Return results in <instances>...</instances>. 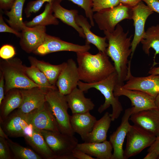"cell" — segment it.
Segmentation results:
<instances>
[{
  "label": "cell",
  "instance_id": "obj_1",
  "mask_svg": "<svg viewBox=\"0 0 159 159\" xmlns=\"http://www.w3.org/2000/svg\"><path fill=\"white\" fill-rule=\"evenodd\" d=\"M104 33L108 41L106 53L114 62L117 75V83L123 85L128 72V58L131 54V39L133 35L128 37L129 31L125 32L119 24L113 32L105 31Z\"/></svg>",
  "mask_w": 159,
  "mask_h": 159
},
{
  "label": "cell",
  "instance_id": "obj_2",
  "mask_svg": "<svg viewBox=\"0 0 159 159\" xmlns=\"http://www.w3.org/2000/svg\"><path fill=\"white\" fill-rule=\"evenodd\" d=\"M80 80L92 83L100 81L115 71L106 53L92 54L88 51L77 52Z\"/></svg>",
  "mask_w": 159,
  "mask_h": 159
},
{
  "label": "cell",
  "instance_id": "obj_3",
  "mask_svg": "<svg viewBox=\"0 0 159 159\" xmlns=\"http://www.w3.org/2000/svg\"><path fill=\"white\" fill-rule=\"evenodd\" d=\"M117 81V75L116 71L107 78L97 82L88 83L80 80L78 87L84 92H86L90 88H95L103 95L105 102L98 109V111L101 113L110 106L112 108L110 114L112 121L118 118L123 110L122 106L119 100V97L115 96L114 90Z\"/></svg>",
  "mask_w": 159,
  "mask_h": 159
},
{
  "label": "cell",
  "instance_id": "obj_4",
  "mask_svg": "<svg viewBox=\"0 0 159 159\" xmlns=\"http://www.w3.org/2000/svg\"><path fill=\"white\" fill-rule=\"evenodd\" d=\"M26 67L18 57L1 61L0 72L5 80V94L13 89H27L41 87L31 80L27 75Z\"/></svg>",
  "mask_w": 159,
  "mask_h": 159
},
{
  "label": "cell",
  "instance_id": "obj_5",
  "mask_svg": "<svg viewBox=\"0 0 159 159\" xmlns=\"http://www.w3.org/2000/svg\"><path fill=\"white\" fill-rule=\"evenodd\" d=\"M47 144L53 153L55 159H74L72 152L78 144L74 135L59 131L40 130Z\"/></svg>",
  "mask_w": 159,
  "mask_h": 159
},
{
  "label": "cell",
  "instance_id": "obj_6",
  "mask_svg": "<svg viewBox=\"0 0 159 159\" xmlns=\"http://www.w3.org/2000/svg\"><path fill=\"white\" fill-rule=\"evenodd\" d=\"M45 98L57 122L59 131L65 134L74 135L70 122L69 108L66 95L57 90L49 89L47 91Z\"/></svg>",
  "mask_w": 159,
  "mask_h": 159
},
{
  "label": "cell",
  "instance_id": "obj_7",
  "mask_svg": "<svg viewBox=\"0 0 159 159\" xmlns=\"http://www.w3.org/2000/svg\"><path fill=\"white\" fill-rule=\"evenodd\" d=\"M131 8L120 3L116 6L96 12L93 18L100 30L112 32L121 21L131 19Z\"/></svg>",
  "mask_w": 159,
  "mask_h": 159
},
{
  "label": "cell",
  "instance_id": "obj_8",
  "mask_svg": "<svg viewBox=\"0 0 159 159\" xmlns=\"http://www.w3.org/2000/svg\"><path fill=\"white\" fill-rule=\"evenodd\" d=\"M124 159H127L139 153L150 147L155 140L156 136L134 125L127 132Z\"/></svg>",
  "mask_w": 159,
  "mask_h": 159
},
{
  "label": "cell",
  "instance_id": "obj_9",
  "mask_svg": "<svg viewBox=\"0 0 159 159\" xmlns=\"http://www.w3.org/2000/svg\"><path fill=\"white\" fill-rule=\"evenodd\" d=\"M91 48L90 44L80 45L66 42L58 37L47 34L43 43L33 53L43 56L58 52L67 51L75 52L88 51Z\"/></svg>",
  "mask_w": 159,
  "mask_h": 159
},
{
  "label": "cell",
  "instance_id": "obj_10",
  "mask_svg": "<svg viewBox=\"0 0 159 159\" xmlns=\"http://www.w3.org/2000/svg\"><path fill=\"white\" fill-rule=\"evenodd\" d=\"M131 62L130 60L128 63L127 81L122 87L127 89L142 92L155 99L159 93V75L150 74L146 77L133 76L130 70Z\"/></svg>",
  "mask_w": 159,
  "mask_h": 159
},
{
  "label": "cell",
  "instance_id": "obj_11",
  "mask_svg": "<svg viewBox=\"0 0 159 159\" xmlns=\"http://www.w3.org/2000/svg\"><path fill=\"white\" fill-rule=\"evenodd\" d=\"M122 85L117 83L114 90V95L117 97L124 96L130 100L132 107V114L139 112L157 108L155 99L150 95L139 91L131 90L124 88Z\"/></svg>",
  "mask_w": 159,
  "mask_h": 159
},
{
  "label": "cell",
  "instance_id": "obj_12",
  "mask_svg": "<svg viewBox=\"0 0 159 159\" xmlns=\"http://www.w3.org/2000/svg\"><path fill=\"white\" fill-rule=\"evenodd\" d=\"M131 19L133 21L134 33L131 42V59L138 45L143 39L145 33V26L147 19L154 13L146 5L141 1L131 8Z\"/></svg>",
  "mask_w": 159,
  "mask_h": 159
},
{
  "label": "cell",
  "instance_id": "obj_13",
  "mask_svg": "<svg viewBox=\"0 0 159 159\" xmlns=\"http://www.w3.org/2000/svg\"><path fill=\"white\" fill-rule=\"evenodd\" d=\"M25 118L28 124L37 129L59 131L55 118L47 102L42 107L25 114Z\"/></svg>",
  "mask_w": 159,
  "mask_h": 159
},
{
  "label": "cell",
  "instance_id": "obj_14",
  "mask_svg": "<svg viewBox=\"0 0 159 159\" xmlns=\"http://www.w3.org/2000/svg\"><path fill=\"white\" fill-rule=\"evenodd\" d=\"M80 80L78 67L72 59L68 60L60 74L56 86L62 94L66 95L69 94L78 86Z\"/></svg>",
  "mask_w": 159,
  "mask_h": 159
},
{
  "label": "cell",
  "instance_id": "obj_15",
  "mask_svg": "<svg viewBox=\"0 0 159 159\" xmlns=\"http://www.w3.org/2000/svg\"><path fill=\"white\" fill-rule=\"evenodd\" d=\"M132 114L131 107L126 109L122 117L120 125L110 136L109 141L113 150L112 159H124L123 145L125 137L131 125L129 120Z\"/></svg>",
  "mask_w": 159,
  "mask_h": 159
},
{
  "label": "cell",
  "instance_id": "obj_16",
  "mask_svg": "<svg viewBox=\"0 0 159 159\" xmlns=\"http://www.w3.org/2000/svg\"><path fill=\"white\" fill-rule=\"evenodd\" d=\"M21 31L19 44L28 53H33L43 43L47 34L46 26H26Z\"/></svg>",
  "mask_w": 159,
  "mask_h": 159
},
{
  "label": "cell",
  "instance_id": "obj_17",
  "mask_svg": "<svg viewBox=\"0 0 159 159\" xmlns=\"http://www.w3.org/2000/svg\"><path fill=\"white\" fill-rule=\"evenodd\" d=\"M130 119L134 125L156 137L159 135V109L157 108L132 114Z\"/></svg>",
  "mask_w": 159,
  "mask_h": 159
},
{
  "label": "cell",
  "instance_id": "obj_18",
  "mask_svg": "<svg viewBox=\"0 0 159 159\" xmlns=\"http://www.w3.org/2000/svg\"><path fill=\"white\" fill-rule=\"evenodd\" d=\"M22 100L17 110L24 114L42 107L46 102V91L41 88L34 87L27 89H20Z\"/></svg>",
  "mask_w": 159,
  "mask_h": 159
},
{
  "label": "cell",
  "instance_id": "obj_19",
  "mask_svg": "<svg viewBox=\"0 0 159 159\" xmlns=\"http://www.w3.org/2000/svg\"><path fill=\"white\" fill-rule=\"evenodd\" d=\"M25 140L42 158L55 159L54 156L47 144L40 130L29 124L25 130Z\"/></svg>",
  "mask_w": 159,
  "mask_h": 159
},
{
  "label": "cell",
  "instance_id": "obj_20",
  "mask_svg": "<svg viewBox=\"0 0 159 159\" xmlns=\"http://www.w3.org/2000/svg\"><path fill=\"white\" fill-rule=\"evenodd\" d=\"M0 122L4 131L8 137L11 138L24 137L25 129L29 125L26 121L25 114L17 110Z\"/></svg>",
  "mask_w": 159,
  "mask_h": 159
},
{
  "label": "cell",
  "instance_id": "obj_21",
  "mask_svg": "<svg viewBox=\"0 0 159 159\" xmlns=\"http://www.w3.org/2000/svg\"><path fill=\"white\" fill-rule=\"evenodd\" d=\"M84 92L77 87L66 95L69 108L72 114L89 112L94 109L95 105L90 98L85 97Z\"/></svg>",
  "mask_w": 159,
  "mask_h": 159
},
{
  "label": "cell",
  "instance_id": "obj_22",
  "mask_svg": "<svg viewBox=\"0 0 159 159\" xmlns=\"http://www.w3.org/2000/svg\"><path fill=\"white\" fill-rule=\"evenodd\" d=\"M70 120L73 132L79 135L82 140L91 131L97 120L90 112L72 114Z\"/></svg>",
  "mask_w": 159,
  "mask_h": 159
},
{
  "label": "cell",
  "instance_id": "obj_23",
  "mask_svg": "<svg viewBox=\"0 0 159 159\" xmlns=\"http://www.w3.org/2000/svg\"><path fill=\"white\" fill-rule=\"evenodd\" d=\"M76 149L98 159H112L113 148L110 141L78 143Z\"/></svg>",
  "mask_w": 159,
  "mask_h": 159
},
{
  "label": "cell",
  "instance_id": "obj_24",
  "mask_svg": "<svg viewBox=\"0 0 159 159\" xmlns=\"http://www.w3.org/2000/svg\"><path fill=\"white\" fill-rule=\"evenodd\" d=\"M61 2L59 0H53L52 2L54 16L64 23L73 27L77 32L80 37L85 39L82 29L77 24L75 20V18L78 14V11L67 9L61 5Z\"/></svg>",
  "mask_w": 159,
  "mask_h": 159
},
{
  "label": "cell",
  "instance_id": "obj_25",
  "mask_svg": "<svg viewBox=\"0 0 159 159\" xmlns=\"http://www.w3.org/2000/svg\"><path fill=\"white\" fill-rule=\"evenodd\" d=\"M111 121L110 114L106 112L100 119L97 120L91 131L83 140L86 143H101L106 140Z\"/></svg>",
  "mask_w": 159,
  "mask_h": 159
},
{
  "label": "cell",
  "instance_id": "obj_26",
  "mask_svg": "<svg viewBox=\"0 0 159 159\" xmlns=\"http://www.w3.org/2000/svg\"><path fill=\"white\" fill-rule=\"evenodd\" d=\"M77 24L81 27L83 30L85 37V43L94 45L99 51L106 53L108 43H107L106 37L97 36L93 33L90 29L92 26L88 21L87 18L83 15H78L75 18Z\"/></svg>",
  "mask_w": 159,
  "mask_h": 159
},
{
  "label": "cell",
  "instance_id": "obj_27",
  "mask_svg": "<svg viewBox=\"0 0 159 159\" xmlns=\"http://www.w3.org/2000/svg\"><path fill=\"white\" fill-rule=\"evenodd\" d=\"M0 105V121L4 120L16 108L20 106L22 97L20 90L13 89L9 90Z\"/></svg>",
  "mask_w": 159,
  "mask_h": 159
},
{
  "label": "cell",
  "instance_id": "obj_28",
  "mask_svg": "<svg viewBox=\"0 0 159 159\" xmlns=\"http://www.w3.org/2000/svg\"><path fill=\"white\" fill-rule=\"evenodd\" d=\"M28 59L31 65L37 67L46 76L49 82L53 85L56 86L59 76L65 66L66 62L58 65H53L43 61L30 56Z\"/></svg>",
  "mask_w": 159,
  "mask_h": 159
},
{
  "label": "cell",
  "instance_id": "obj_29",
  "mask_svg": "<svg viewBox=\"0 0 159 159\" xmlns=\"http://www.w3.org/2000/svg\"><path fill=\"white\" fill-rule=\"evenodd\" d=\"M140 42L142 44V49L148 55L150 49H153L155 51L153 57V62L152 67L158 64L155 61L156 55L159 54V24L152 26L148 27L146 31Z\"/></svg>",
  "mask_w": 159,
  "mask_h": 159
},
{
  "label": "cell",
  "instance_id": "obj_30",
  "mask_svg": "<svg viewBox=\"0 0 159 159\" xmlns=\"http://www.w3.org/2000/svg\"><path fill=\"white\" fill-rule=\"evenodd\" d=\"M26 0H15L9 11H4V13L9 19H6L10 26L16 30L21 31L26 26L23 21L22 11Z\"/></svg>",
  "mask_w": 159,
  "mask_h": 159
},
{
  "label": "cell",
  "instance_id": "obj_31",
  "mask_svg": "<svg viewBox=\"0 0 159 159\" xmlns=\"http://www.w3.org/2000/svg\"><path fill=\"white\" fill-rule=\"evenodd\" d=\"M52 3H47L43 11L36 16L32 20L24 22L25 25L28 27H32L37 26H45L48 25H57L59 21L52 14L53 11Z\"/></svg>",
  "mask_w": 159,
  "mask_h": 159
},
{
  "label": "cell",
  "instance_id": "obj_32",
  "mask_svg": "<svg viewBox=\"0 0 159 159\" xmlns=\"http://www.w3.org/2000/svg\"><path fill=\"white\" fill-rule=\"evenodd\" d=\"M26 72L31 80L46 92L49 89H58L56 86L49 82L44 74L35 66L31 65L29 67H26Z\"/></svg>",
  "mask_w": 159,
  "mask_h": 159
},
{
  "label": "cell",
  "instance_id": "obj_33",
  "mask_svg": "<svg viewBox=\"0 0 159 159\" xmlns=\"http://www.w3.org/2000/svg\"><path fill=\"white\" fill-rule=\"evenodd\" d=\"M13 158L15 159H42V158L35 152L13 141L9 138L6 139Z\"/></svg>",
  "mask_w": 159,
  "mask_h": 159
},
{
  "label": "cell",
  "instance_id": "obj_34",
  "mask_svg": "<svg viewBox=\"0 0 159 159\" xmlns=\"http://www.w3.org/2000/svg\"><path fill=\"white\" fill-rule=\"evenodd\" d=\"M61 2L65 0H59ZM72 2L74 4L80 7L84 10L86 16L90 21L92 26L95 25V21L93 18V12L92 9V0H66Z\"/></svg>",
  "mask_w": 159,
  "mask_h": 159
},
{
  "label": "cell",
  "instance_id": "obj_35",
  "mask_svg": "<svg viewBox=\"0 0 159 159\" xmlns=\"http://www.w3.org/2000/svg\"><path fill=\"white\" fill-rule=\"evenodd\" d=\"M53 0H35L29 1L24 9V13L26 17L30 16L33 13L38 12L46 3H52Z\"/></svg>",
  "mask_w": 159,
  "mask_h": 159
},
{
  "label": "cell",
  "instance_id": "obj_36",
  "mask_svg": "<svg viewBox=\"0 0 159 159\" xmlns=\"http://www.w3.org/2000/svg\"><path fill=\"white\" fill-rule=\"evenodd\" d=\"M92 9L93 12L113 7L118 5L119 0H92Z\"/></svg>",
  "mask_w": 159,
  "mask_h": 159
},
{
  "label": "cell",
  "instance_id": "obj_37",
  "mask_svg": "<svg viewBox=\"0 0 159 159\" xmlns=\"http://www.w3.org/2000/svg\"><path fill=\"white\" fill-rule=\"evenodd\" d=\"M13 156L6 139L0 137V159H11Z\"/></svg>",
  "mask_w": 159,
  "mask_h": 159
},
{
  "label": "cell",
  "instance_id": "obj_38",
  "mask_svg": "<svg viewBox=\"0 0 159 159\" xmlns=\"http://www.w3.org/2000/svg\"><path fill=\"white\" fill-rule=\"evenodd\" d=\"M16 54L14 47L9 44L3 45L0 49V57L4 60L11 59Z\"/></svg>",
  "mask_w": 159,
  "mask_h": 159
},
{
  "label": "cell",
  "instance_id": "obj_39",
  "mask_svg": "<svg viewBox=\"0 0 159 159\" xmlns=\"http://www.w3.org/2000/svg\"><path fill=\"white\" fill-rule=\"evenodd\" d=\"M148 153L144 159H156L159 156V135L148 150Z\"/></svg>",
  "mask_w": 159,
  "mask_h": 159
},
{
  "label": "cell",
  "instance_id": "obj_40",
  "mask_svg": "<svg viewBox=\"0 0 159 159\" xmlns=\"http://www.w3.org/2000/svg\"><path fill=\"white\" fill-rule=\"evenodd\" d=\"M0 32L12 33L19 38L21 35V32L16 30L11 26L9 27L5 23L1 13L0 14Z\"/></svg>",
  "mask_w": 159,
  "mask_h": 159
},
{
  "label": "cell",
  "instance_id": "obj_41",
  "mask_svg": "<svg viewBox=\"0 0 159 159\" xmlns=\"http://www.w3.org/2000/svg\"><path fill=\"white\" fill-rule=\"evenodd\" d=\"M72 155L74 159H95V158L87 154L85 152L76 148L72 152Z\"/></svg>",
  "mask_w": 159,
  "mask_h": 159
},
{
  "label": "cell",
  "instance_id": "obj_42",
  "mask_svg": "<svg viewBox=\"0 0 159 159\" xmlns=\"http://www.w3.org/2000/svg\"><path fill=\"white\" fill-rule=\"evenodd\" d=\"M153 11L159 14V0H142Z\"/></svg>",
  "mask_w": 159,
  "mask_h": 159
},
{
  "label": "cell",
  "instance_id": "obj_43",
  "mask_svg": "<svg viewBox=\"0 0 159 159\" xmlns=\"http://www.w3.org/2000/svg\"><path fill=\"white\" fill-rule=\"evenodd\" d=\"M15 0H0V9L6 11L11 9Z\"/></svg>",
  "mask_w": 159,
  "mask_h": 159
},
{
  "label": "cell",
  "instance_id": "obj_44",
  "mask_svg": "<svg viewBox=\"0 0 159 159\" xmlns=\"http://www.w3.org/2000/svg\"><path fill=\"white\" fill-rule=\"evenodd\" d=\"M5 80L2 74L0 72V105L4 98Z\"/></svg>",
  "mask_w": 159,
  "mask_h": 159
},
{
  "label": "cell",
  "instance_id": "obj_45",
  "mask_svg": "<svg viewBox=\"0 0 159 159\" xmlns=\"http://www.w3.org/2000/svg\"><path fill=\"white\" fill-rule=\"evenodd\" d=\"M120 3L130 8L137 5L142 0H119Z\"/></svg>",
  "mask_w": 159,
  "mask_h": 159
},
{
  "label": "cell",
  "instance_id": "obj_46",
  "mask_svg": "<svg viewBox=\"0 0 159 159\" xmlns=\"http://www.w3.org/2000/svg\"><path fill=\"white\" fill-rule=\"evenodd\" d=\"M150 74L159 75V67H151L148 72Z\"/></svg>",
  "mask_w": 159,
  "mask_h": 159
},
{
  "label": "cell",
  "instance_id": "obj_47",
  "mask_svg": "<svg viewBox=\"0 0 159 159\" xmlns=\"http://www.w3.org/2000/svg\"><path fill=\"white\" fill-rule=\"evenodd\" d=\"M0 137L7 139L9 137L4 131L2 127L0 125Z\"/></svg>",
  "mask_w": 159,
  "mask_h": 159
},
{
  "label": "cell",
  "instance_id": "obj_48",
  "mask_svg": "<svg viewBox=\"0 0 159 159\" xmlns=\"http://www.w3.org/2000/svg\"><path fill=\"white\" fill-rule=\"evenodd\" d=\"M155 102L157 108L159 109V93L155 98Z\"/></svg>",
  "mask_w": 159,
  "mask_h": 159
},
{
  "label": "cell",
  "instance_id": "obj_49",
  "mask_svg": "<svg viewBox=\"0 0 159 159\" xmlns=\"http://www.w3.org/2000/svg\"><path fill=\"white\" fill-rule=\"evenodd\" d=\"M158 159H159V157H158Z\"/></svg>",
  "mask_w": 159,
  "mask_h": 159
}]
</instances>
